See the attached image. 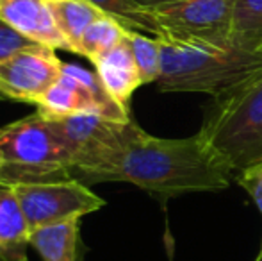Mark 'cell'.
<instances>
[{
	"label": "cell",
	"mask_w": 262,
	"mask_h": 261,
	"mask_svg": "<svg viewBox=\"0 0 262 261\" xmlns=\"http://www.w3.org/2000/svg\"><path fill=\"white\" fill-rule=\"evenodd\" d=\"M234 168L196 132L189 138H156L136 124L127 142L84 181L130 183L161 198L228 188Z\"/></svg>",
	"instance_id": "obj_1"
},
{
	"label": "cell",
	"mask_w": 262,
	"mask_h": 261,
	"mask_svg": "<svg viewBox=\"0 0 262 261\" xmlns=\"http://www.w3.org/2000/svg\"><path fill=\"white\" fill-rule=\"evenodd\" d=\"M262 72V52L230 45L227 49H189L162 42L161 91L207 93L220 98Z\"/></svg>",
	"instance_id": "obj_2"
},
{
	"label": "cell",
	"mask_w": 262,
	"mask_h": 261,
	"mask_svg": "<svg viewBox=\"0 0 262 261\" xmlns=\"http://www.w3.org/2000/svg\"><path fill=\"white\" fill-rule=\"evenodd\" d=\"M0 185H36L73 177L72 152L41 111L0 127Z\"/></svg>",
	"instance_id": "obj_3"
},
{
	"label": "cell",
	"mask_w": 262,
	"mask_h": 261,
	"mask_svg": "<svg viewBox=\"0 0 262 261\" xmlns=\"http://www.w3.org/2000/svg\"><path fill=\"white\" fill-rule=\"evenodd\" d=\"M198 132L234 172L262 163V72L214 98Z\"/></svg>",
	"instance_id": "obj_4"
},
{
	"label": "cell",
	"mask_w": 262,
	"mask_h": 261,
	"mask_svg": "<svg viewBox=\"0 0 262 261\" xmlns=\"http://www.w3.org/2000/svg\"><path fill=\"white\" fill-rule=\"evenodd\" d=\"M235 0H180L154 9L161 42L189 49H227L234 45Z\"/></svg>",
	"instance_id": "obj_5"
},
{
	"label": "cell",
	"mask_w": 262,
	"mask_h": 261,
	"mask_svg": "<svg viewBox=\"0 0 262 261\" xmlns=\"http://www.w3.org/2000/svg\"><path fill=\"white\" fill-rule=\"evenodd\" d=\"M11 188L27 220L29 231L62 220L80 218L105 206L104 198L75 177L36 185H16Z\"/></svg>",
	"instance_id": "obj_6"
},
{
	"label": "cell",
	"mask_w": 262,
	"mask_h": 261,
	"mask_svg": "<svg viewBox=\"0 0 262 261\" xmlns=\"http://www.w3.org/2000/svg\"><path fill=\"white\" fill-rule=\"evenodd\" d=\"M62 61L45 45L27 47L0 61V97L36 104L62 73Z\"/></svg>",
	"instance_id": "obj_7"
},
{
	"label": "cell",
	"mask_w": 262,
	"mask_h": 261,
	"mask_svg": "<svg viewBox=\"0 0 262 261\" xmlns=\"http://www.w3.org/2000/svg\"><path fill=\"white\" fill-rule=\"evenodd\" d=\"M0 18L34 43L70 52L45 0H0Z\"/></svg>",
	"instance_id": "obj_8"
},
{
	"label": "cell",
	"mask_w": 262,
	"mask_h": 261,
	"mask_svg": "<svg viewBox=\"0 0 262 261\" xmlns=\"http://www.w3.org/2000/svg\"><path fill=\"white\" fill-rule=\"evenodd\" d=\"M93 65L102 84L109 91L111 97L121 108L128 109L130 97L139 86H143L134 54H132L130 42H128V31L127 36L116 47H113V49L107 50L102 56H98L93 61Z\"/></svg>",
	"instance_id": "obj_9"
},
{
	"label": "cell",
	"mask_w": 262,
	"mask_h": 261,
	"mask_svg": "<svg viewBox=\"0 0 262 261\" xmlns=\"http://www.w3.org/2000/svg\"><path fill=\"white\" fill-rule=\"evenodd\" d=\"M29 244L43 261H82L80 218H70L31 231Z\"/></svg>",
	"instance_id": "obj_10"
},
{
	"label": "cell",
	"mask_w": 262,
	"mask_h": 261,
	"mask_svg": "<svg viewBox=\"0 0 262 261\" xmlns=\"http://www.w3.org/2000/svg\"><path fill=\"white\" fill-rule=\"evenodd\" d=\"M29 234L13 188L0 185V261H27Z\"/></svg>",
	"instance_id": "obj_11"
},
{
	"label": "cell",
	"mask_w": 262,
	"mask_h": 261,
	"mask_svg": "<svg viewBox=\"0 0 262 261\" xmlns=\"http://www.w3.org/2000/svg\"><path fill=\"white\" fill-rule=\"evenodd\" d=\"M61 34L68 42L70 52L79 54L80 39L95 20L102 16V11L88 0H61L49 4Z\"/></svg>",
	"instance_id": "obj_12"
},
{
	"label": "cell",
	"mask_w": 262,
	"mask_h": 261,
	"mask_svg": "<svg viewBox=\"0 0 262 261\" xmlns=\"http://www.w3.org/2000/svg\"><path fill=\"white\" fill-rule=\"evenodd\" d=\"M107 16L114 18L127 31L143 32L161 39L162 32L152 11H146L132 0H88Z\"/></svg>",
	"instance_id": "obj_13"
},
{
	"label": "cell",
	"mask_w": 262,
	"mask_h": 261,
	"mask_svg": "<svg viewBox=\"0 0 262 261\" xmlns=\"http://www.w3.org/2000/svg\"><path fill=\"white\" fill-rule=\"evenodd\" d=\"M232 43L262 52V0H235Z\"/></svg>",
	"instance_id": "obj_14"
},
{
	"label": "cell",
	"mask_w": 262,
	"mask_h": 261,
	"mask_svg": "<svg viewBox=\"0 0 262 261\" xmlns=\"http://www.w3.org/2000/svg\"><path fill=\"white\" fill-rule=\"evenodd\" d=\"M125 36H127V29L123 25L118 24L114 18L102 14L84 32L82 39H80L79 56L88 57L93 63L98 56L116 47Z\"/></svg>",
	"instance_id": "obj_15"
},
{
	"label": "cell",
	"mask_w": 262,
	"mask_h": 261,
	"mask_svg": "<svg viewBox=\"0 0 262 261\" xmlns=\"http://www.w3.org/2000/svg\"><path fill=\"white\" fill-rule=\"evenodd\" d=\"M128 42H130L132 54H134L143 84L157 83L159 75H161L162 42L154 36L132 31H128Z\"/></svg>",
	"instance_id": "obj_16"
},
{
	"label": "cell",
	"mask_w": 262,
	"mask_h": 261,
	"mask_svg": "<svg viewBox=\"0 0 262 261\" xmlns=\"http://www.w3.org/2000/svg\"><path fill=\"white\" fill-rule=\"evenodd\" d=\"M32 45H36L32 39L25 38L24 34H20L16 29H13L9 24H6V22L0 18V61L7 59V57H11L13 54L20 52V50L27 49V47H32Z\"/></svg>",
	"instance_id": "obj_17"
},
{
	"label": "cell",
	"mask_w": 262,
	"mask_h": 261,
	"mask_svg": "<svg viewBox=\"0 0 262 261\" xmlns=\"http://www.w3.org/2000/svg\"><path fill=\"white\" fill-rule=\"evenodd\" d=\"M237 174V183L250 193V197L253 198L255 206L262 213V163L245 168Z\"/></svg>",
	"instance_id": "obj_18"
},
{
	"label": "cell",
	"mask_w": 262,
	"mask_h": 261,
	"mask_svg": "<svg viewBox=\"0 0 262 261\" xmlns=\"http://www.w3.org/2000/svg\"><path fill=\"white\" fill-rule=\"evenodd\" d=\"M132 2L138 4L139 7H143V9H146V11H154V9H157V7L180 2V0H132Z\"/></svg>",
	"instance_id": "obj_19"
},
{
	"label": "cell",
	"mask_w": 262,
	"mask_h": 261,
	"mask_svg": "<svg viewBox=\"0 0 262 261\" xmlns=\"http://www.w3.org/2000/svg\"><path fill=\"white\" fill-rule=\"evenodd\" d=\"M257 261H262V245H260V252H259V258H257Z\"/></svg>",
	"instance_id": "obj_20"
},
{
	"label": "cell",
	"mask_w": 262,
	"mask_h": 261,
	"mask_svg": "<svg viewBox=\"0 0 262 261\" xmlns=\"http://www.w3.org/2000/svg\"><path fill=\"white\" fill-rule=\"evenodd\" d=\"M47 4H52V2H61V0H45Z\"/></svg>",
	"instance_id": "obj_21"
},
{
	"label": "cell",
	"mask_w": 262,
	"mask_h": 261,
	"mask_svg": "<svg viewBox=\"0 0 262 261\" xmlns=\"http://www.w3.org/2000/svg\"><path fill=\"white\" fill-rule=\"evenodd\" d=\"M0 167H2V156H0Z\"/></svg>",
	"instance_id": "obj_22"
},
{
	"label": "cell",
	"mask_w": 262,
	"mask_h": 261,
	"mask_svg": "<svg viewBox=\"0 0 262 261\" xmlns=\"http://www.w3.org/2000/svg\"><path fill=\"white\" fill-rule=\"evenodd\" d=\"M0 98H2V97H0Z\"/></svg>",
	"instance_id": "obj_23"
},
{
	"label": "cell",
	"mask_w": 262,
	"mask_h": 261,
	"mask_svg": "<svg viewBox=\"0 0 262 261\" xmlns=\"http://www.w3.org/2000/svg\"><path fill=\"white\" fill-rule=\"evenodd\" d=\"M27 261H29V259H27Z\"/></svg>",
	"instance_id": "obj_24"
}]
</instances>
